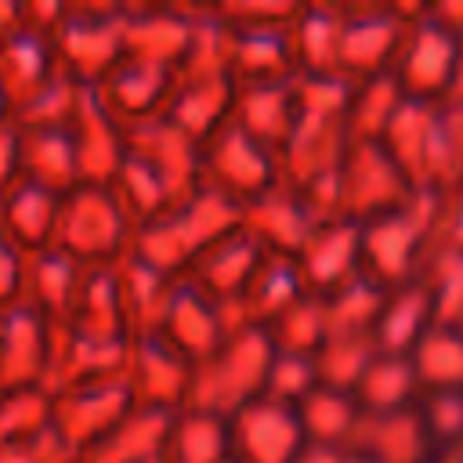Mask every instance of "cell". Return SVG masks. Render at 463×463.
Masks as SVG:
<instances>
[{"mask_svg": "<svg viewBox=\"0 0 463 463\" xmlns=\"http://www.w3.org/2000/svg\"><path fill=\"white\" fill-rule=\"evenodd\" d=\"M130 409H134V394L127 387V376L119 373L51 394V427L83 459Z\"/></svg>", "mask_w": 463, "mask_h": 463, "instance_id": "obj_3", "label": "cell"}, {"mask_svg": "<svg viewBox=\"0 0 463 463\" xmlns=\"http://www.w3.org/2000/svg\"><path fill=\"white\" fill-rule=\"evenodd\" d=\"M123 7H65L58 29L51 33L58 65L83 87H98L109 69L123 58Z\"/></svg>", "mask_w": 463, "mask_h": 463, "instance_id": "obj_2", "label": "cell"}, {"mask_svg": "<svg viewBox=\"0 0 463 463\" xmlns=\"http://www.w3.org/2000/svg\"><path fill=\"white\" fill-rule=\"evenodd\" d=\"M22 271H25V253L0 232V307L22 300Z\"/></svg>", "mask_w": 463, "mask_h": 463, "instance_id": "obj_22", "label": "cell"}, {"mask_svg": "<svg viewBox=\"0 0 463 463\" xmlns=\"http://www.w3.org/2000/svg\"><path fill=\"white\" fill-rule=\"evenodd\" d=\"M362 250V235L354 228H322L318 235H307L304 246H300V279L304 282H315L318 289L326 293H336L344 275L351 271L354 264V253Z\"/></svg>", "mask_w": 463, "mask_h": 463, "instance_id": "obj_15", "label": "cell"}, {"mask_svg": "<svg viewBox=\"0 0 463 463\" xmlns=\"http://www.w3.org/2000/svg\"><path fill=\"white\" fill-rule=\"evenodd\" d=\"M203 163L213 170L210 177L221 181V188H224V195H232V203H235V195L253 199L257 192L268 188L271 166H268V159H264V145H257L242 127L224 130V134L206 148V156L199 159V166H203Z\"/></svg>", "mask_w": 463, "mask_h": 463, "instance_id": "obj_13", "label": "cell"}, {"mask_svg": "<svg viewBox=\"0 0 463 463\" xmlns=\"http://www.w3.org/2000/svg\"><path fill=\"white\" fill-rule=\"evenodd\" d=\"M409 376H412V369L402 365V362H380V365H369V369L358 376L369 409H394V405L402 402V394L409 391Z\"/></svg>", "mask_w": 463, "mask_h": 463, "instance_id": "obj_21", "label": "cell"}, {"mask_svg": "<svg viewBox=\"0 0 463 463\" xmlns=\"http://www.w3.org/2000/svg\"><path fill=\"white\" fill-rule=\"evenodd\" d=\"M123 376H127V387L134 394V405H141V409L174 412L177 402L188 398V391H192L188 358L177 347H170L159 333L134 336L127 344Z\"/></svg>", "mask_w": 463, "mask_h": 463, "instance_id": "obj_4", "label": "cell"}, {"mask_svg": "<svg viewBox=\"0 0 463 463\" xmlns=\"http://www.w3.org/2000/svg\"><path fill=\"white\" fill-rule=\"evenodd\" d=\"M18 177L58 195L72 192L80 184V163L69 127H18Z\"/></svg>", "mask_w": 463, "mask_h": 463, "instance_id": "obj_10", "label": "cell"}, {"mask_svg": "<svg viewBox=\"0 0 463 463\" xmlns=\"http://www.w3.org/2000/svg\"><path fill=\"white\" fill-rule=\"evenodd\" d=\"M69 134L76 145L80 184H112V177L127 159V137H123V123L105 109L94 87H83Z\"/></svg>", "mask_w": 463, "mask_h": 463, "instance_id": "obj_7", "label": "cell"}, {"mask_svg": "<svg viewBox=\"0 0 463 463\" xmlns=\"http://www.w3.org/2000/svg\"><path fill=\"white\" fill-rule=\"evenodd\" d=\"M300 416V427L304 430H318L315 438L329 441V438H340V430L351 427V402L344 405L333 391H322V394H307L304 398V409L297 412Z\"/></svg>", "mask_w": 463, "mask_h": 463, "instance_id": "obj_20", "label": "cell"}, {"mask_svg": "<svg viewBox=\"0 0 463 463\" xmlns=\"http://www.w3.org/2000/svg\"><path fill=\"white\" fill-rule=\"evenodd\" d=\"M300 416L293 405L275 398H253L235 412V434H228V452L235 463H297Z\"/></svg>", "mask_w": 463, "mask_h": 463, "instance_id": "obj_5", "label": "cell"}, {"mask_svg": "<svg viewBox=\"0 0 463 463\" xmlns=\"http://www.w3.org/2000/svg\"><path fill=\"white\" fill-rule=\"evenodd\" d=\"M170 427H174V412L134 405L80 463H152L159 459Z\"/></svg>", "mask_w": 463, "mask_h": 463, "instance_id": "obj_12", "label": "cell"}, {"mask_svg": "<svg viewBox=\"0 0 463 463\" xmlns=\"http://www.w3.org/2000/svg\"><path fill=\"white\" fill-rule=\"evenodd\" d=\"M0 463H80V456L61 441V434L54 427H43L29 438L4 441Z\"/></svg>", "mask_w": 463, "mask_h": 463, "instance_id": "obj_19", "label": "cell"}, {"mask_svg": "<svg viewBox=\"0 0 463 463\" xmlns=\"http://www.w3.org/2000/svg\"><path fill=\"white\" fill-rule=\"evenodd\" d=\"M22 25V7L18 4H0V40L11 36Z\"/></svg>", "mask_w": 463, "mask_h": 463, "instance_id": "obj_24", "label": "cell"}, {"mask_svg": "<svg viewBox=\"0 0 463 463\" xmlns=\"http://www.w3.org/2000/svg\"><path fill=\"white\" fill-rule=\"evenodd\" d=\"M159 336L184 358H206L221 344V326L195 286H174L159 322Z\"/></svg>", "mask_w": 463, "mask_h": 463, "instance_id": "obj_14", "label": "cell"}, {"mask_svg": "<svg viewBox=\"0 0 463 463\" xmlns=\"http://www.w3.org/2000/svg\"><path fill=\"white\" fill-rule=\"evenodd\" d=\"M58 210H61V195L33 184L25 177H14L4 192H0V232L22 250H43L54 242V228H58Z\"/></svg>", "mask_w": 463, "mask_h": 463, "instance_id": "obj_9", "label": "cell"}, {"mask_svg": "<svg viewBox=\"0 0 463 463\" xmlns=\"http://www.w3.org/2000/svg\"><path fill=\"white\" fill-rule=\"evenodd\" d=\"M58 69L54 43L47 33H36L29 25H18L11 36L0 40V87L7 98V109L14 112L22 101H29Z\"/></svg>", "mask_w": 463, "mask_h": 463, "instance_id": "obj_11", "label": "cell"}, {"mask_svg": "<svg viewBox=\"0 0 463 463\" xmlns=\"http://www.w3.org/2000/svg\"><path fill=\"white\" fill-rule=\"evenodd\" d=\"M11 116V109H7V98H4V87H0V119H7Z\"/></svg>", "mask_w": 463, "mask_h": 463, "instance_id": "obj_25", "label": "cell"}, {"mask_svg": "<svg viewBox=\"0 0 463 463\" xmlns=\"http://www.w3.org/2000/svg\"><path fill=\"white\" fill-rule=\"evenodd\" d=\"M47 351L51 322L36 307H29L25 300L0 307V391L43 387Z\"/></svg>", "mask_w": 463, "mask_h": 463, "instance_id": "obj_6", "label": "cell"}, {"mask_svg": "<svg viewBox=\"0 0 463 463\" xmlns=\"http://www.w3.org/2000/svg\"><path fill=\"white\" fill-rule=\"evenodd\" d=\"M18 177V127L14 119H0V192Z\"/></svg>", "mask_w": 463, "mask_h": 463, "instance_id": "obj_23", "label": "cell"}, {"mask_svg": "<svg viewBox=\"0 0 463 463\" xmlns=\"http://www.w3.org/2000/svg\"><path fill=\"white\" fill-rule=\"evenodd\" d=\"M43 427H51V394L43 387L0 391V445L29 438Z\"/></svg>", "mask_w": 463, "mask_h": 463, "instance_id": "obj_18", "label": "cell"}, {"mask_svg": "<svg viewBox=\"0 0 463 463\" xmlns=\"http://www.w3.org/2000/svg\"><path fill=\"white\" fill-rule=\"evenodd\" d=\"M402 40V29L391 18H369V22H340V65L369 72L380 65Z\"/></svg>", "mask_w": 463, "mask_h": 463, "instance_id": "obj_17", "label": "cell"}, {"mask_svg": "<svg viewBox=\"0 0 463 463\" xmlns=\"http://www.w3.org/2000/svg\"><path fill=\"white\" fill-rule=\"evenodd\" d=\"M87 264H80L72 253L58 246H43L25 253V271H22V300L36 307L47 322H65L76 300V289L83 282Z\"/></svg>", "mask_w": 463, "mask_h": 463, "instance_id": "obj_8", "label": "cell"}, {"mask_svg": "<svg viewBox=\"0 0 463 463\" xmlns=\"http://www.w3.org/2000/svg\"><path fill=\"white\" fill-rule=\"evenodd\" d=\"M434 29L420 25V33H416V40L409 47V58L402 65V83L409 90H416V94L441 90V83L456 76V47H452V40L445 33H434Z\"/></svg>", "mask_w": 463, "mask_h": 463, "instance_id": "obj_16", "label": "cell"}, {"mask_svg": "<svg viewBox=\"0 0 463 463\" xmlns=\"http://www.w3.org/2000/svg\"><path fill=\"white\" fill-rule=\"evenodd\" d=\"M130 235L134 228L109 184H76L61 195L51 246L72 253L87 268H98L116 264L130 250Z\"/></svg>", "mask_w": 463, "mask_h": 463, "instance_id": "obj_1", "label": "cell"}]
</instances>
